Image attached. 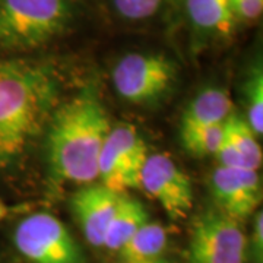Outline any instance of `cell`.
<instances>
[{
  "instance_id": "8992f818",
  "label": "cell",
  "mask_w": 263,
  "mask_h": 263,
  "mask_svg": "<svg viewBox=\"0 0 263 263\" xmlns=\"http://www.w3.org/2000/svg\"><path fill=\"white\" fill-rule=\"evenodd\" d=\"M113 85L117 94L132 104L155 103L171 89L176 66L157 53H130L114 66Z\"/></svg>"
},
{
  "instance_id": "ac0fdd59",
  "label": "cell",
  "mask_w": 263,
  "mask_h": 263,
  "mask_svg": "<svg viewBox=\"0 0 263 263\" xmlns=\"http://www.w3.org/2000/svg\"><path fill=\"white\" fill-rule=\"evenodd\" d=\"M162 0H113L114 9L127 21H143L154 16Z\"/></svg>"
},
{
  "instance_id": "7a4b0ae2",
  "label": "cell",
  "mask_w": 263,
  "mask_h": 263,
  "mask_svg": "<svg viewBox=\"0 0 263 263\" xmlns=\"http://www.w3.org/2000/svg\"><path fill=\"white\" fill-rule=\"evenodd\" d=\"M111 124L95 85L84 88L54 110L48 122L47 154L57 181L91 184Z\"/></svg>"
},
{
  "instance_id": "52a82bcc",
  "label": "cell",
  "mask_w": 263,
  "mask_h": 263,
  "mask_svg": "<svg viewBox=\"0 0 263 263\" xmlns=\"http://www.w3.org/2000/svg\"><path fill=\"white\" fill-rule=\"evenodd\" d=\"M149 155L146 142L129 123L111 126L105 138L98 161L101 184L117 193L139 187L141 171Z\"/></svg>"
},
{
  "instance_id": "ffe728a7",
  "label": "cell",
  "mask_w": 263,
  "mask_h": 263,
  "mask_svg": "<svg viewBox=\"0 0 263 263\" xmlns=\"http://www.w3.org/2000/svg\"><path fill=\"white\" fill-rule=\"evenodd\" d=\"M252 253L256 262H262L263 256V212L257 211L254 214L253 230H252Z\"/></svg>"
},
{
  "instance_id": "603a6c76",
  "label": "cell",
  "mask_w": 263,
  "mask_h": 263,
  "mask_svg": "<svg viewBox=\"0 0 263 263\" xmlns=\"http://www.w3.org/2000/svg\"><path fill=\"white\" fill-rule=\"evenodd\" d=\"M228 2H230V5H231V6H233V5H234V2H235V0H228Z\"/></svg>"
},
{
  "instance_id": "9c48e42d",
  "label": "cell",
  "mask_w": 263,
  "mask_h": 263,
  "mask_svg": "<svg viewBox=\"0 0 263 263\" xmlns=\"http://www.w3.org/2000/svg\"><path fill=\"white\" fill-rule=\"evenodd\" d=\"M211 192L216 209L240 222L254 214L259 206V171L219 165L212 174Z\"/></svg>"
},
{
  "instance_id": "7c38bea8",
  "label": "cell",
  "mask_w": 263,
  "mask_h": 263,
  "mask_svg": "<svg viewBox=\"0 0 263 263\" xmlns=\"http://www.w3.org/2000/svg\"><path fill=\"white\" fill-rule=\"evenodd\" d=\"M148 221L149 215L146 208L138 199L122 193L119 206L104 237L103 247L111 252H119L132 235Z\"/></svg>"
},
{
  "instance_id": "d6986e66",
  "label": "cell",
  "mask_w": 263,
  "mask_h": 263,
  "mask_svg": "<svg viewBox=\"0 0 263 263\" xmlns=\"http://www.w3.org/2000/svg\"><path fill=\"white\" fill-rule=\"evenodd\" d=\"M233 10L237 19L252 22L260 18L263 10V0H235Z\"/></svg>"
},
{
  "instance_id": "7402d4cb",
  "label": "cell",
  "mask_w": 263,
  "mask_h": 263,
  "mask_svg": "<svg viewBox=\"0 0 263 263\" xmlns=\"http://www.w3.org/2000/svg\"><path fill=\"white\" fill-rule=\"evenodd\" d=\"M6 215H8V206H6V205L3 203V200L0 199V221L5 219Z\"/></svg>"
},
{
  "instance_id": "2e32d148",
  "label": "cell",
  "mask_w": 263,
  "mask_h": 263,
  "mask_svg": "<svg viewBox=\"0 0 263 263\" xmlns=\"http://www.w3.org/2000/svg\"><path fill=\"white\" fill-rule=\"evenodd\" d=\"M247 123L256 136L263 133V73L262 67L256 66L247 78L245 86Z\"/></svg>"
},
{
  "instance_id": "277c9868",
  "label": "cell",
  "mask_w": 263,
  "mask_h": 263,
  "mask_svg": "<svg viewBox=\"0 0 263 263\" xmlns=\"http://www.w3.org/2000/svg\"><path fill=\"white\" fill-rule=\"evenodd\" d=\"M13 241L31 263H85L75 237L51 214L38 212L24 218L15 230Z\"/></svg>"
},
{
  "instance_id": "9a60e30c",
  "label": "cell",
  "mask_w": 263,
  "mask_h": 263,
  "mask_svg": "<svg viewBox=\"0 0 263 263\" xmlns=\"http://www.w3.org/2000/svg\"><path fill=\"white\" fill-rule=\"evenodd\" d=\"M226 138L233 145L241 165L247 170L259 171L262 165V148L257 142V136L250 129L249 123L234 111L227 119Z\"/></svg>"
},
{
  "instance_id": "44dd1931",
  "label": "cell",
  "mask_w": 263,
  "mask_h": 263,
  "mask_svg": "<svg viewBox=\"0 0 263 263\" xmlns=\"http://www.w3.org/2000/svg\"><path fill=\"white\" fill-rule=\"evenodd\" d=\"M123 263H173L170 259L160 256V257H155V259H148V260H138V262H123Z\"/></svg>"
},
{
  "instance_id": "6da1fadb",
  "label": "cell",
  "mask_w": 263,
  "mask_h": 263,
  "mask_svg": "<svg viewBox=\"0 0 263 263\" xmlns=\"http://www.w3.org/2000/svg\"><path fill=\"white\" fill-rule=\"evenodd\" d=\"M59 100V79L41 62L0 59V168L18 161L46 130Z\"/></svg>"
},
{
  "instance_id": "30bf717a",
  "label": "cell",
  "mask_w": 263,
  "mask_h": 263,
  "mask_svg": "<svg viewBox=\"0 0 263 263\" xmlns=\"http://www.w3.org/2000/svg\"><path fill=\"white\" fill-rule=\"evenodd\" d=\"M120 196L122 193L104 184H88L79 189L70 199L72 212L91 246L103 247L104 237L119 206Z\"/></svg>"
},
{
  "instance_id": "e0dca14e",
  "label": "cell",
  "mask_w": 263,
  "mask_h": 263,
  "mask_svg": "<svg viewBox=\"0 0 263 263\" xmlns=\"http://www.w3.org/2000/svg\"><path fill=\"white\" fill-rule=\"evenodd\" d=\"M224 135H226V122L181 136V142L190 154L196 157H208V155H215L224 139Z\"/></svg>"
},
{
  "instance_id": "5bb4252c",
  "label": "cell",
  "mask_w": 263,
  "mask_h": 263,
  "mask_svg": "<svg viewBox=\"0 0 263 263\" xmlns=\"http://www.w3.org/2000/svg\"><path fill=\"white\" fill-rule=\"evenodd\" d=\"M168 245V233L158 222L148 221L117 252L123 262H138L160 257Z\"/></svg>"
},
{
  "instance_id": "5b68a950",
  "label": "cell",
  "mask_w": 263,
  "mask_h": 263,
  "mask_svg": "<svg viewBox=\"0 0 263 263\" xmlns=\"http://www.w3.org/2000/svg\"><path fill=\"white\" fill-rule=\"evenodd\" d=\"M247 237L238 221L219 209L196 216L190 240L189 263H245Z\"/></svg>"
},
{
  "instance_id": "3957f363",
  "label": "cell",
  "mask_w": 263,
  "mask_h": 263,
  "mask_svg": "<svg viewBox=\"0 0 263 263\" xmlns=\"http://www.w3.org/2000/svg\"><path fill=\"white\" fill-rule=\"evenodd\" d=\"M70 19L69 0H0V47H41L59 37Z\"/></svg>"
},
{
  "instance_id": "ba28073f",
  "label": "cell",
  "mask_w": 263,
  "mask_h": 263,
  "mask_svg": "<svg viewBox=\"0 0 263 263\" xmlns=\"http://www.w3.org/2000/svg\"><path fill=\"white\" fill-rule=\"evenodd\" d=\"M139 187L154 197L173 219L184 218L193 208L190 179L167 154H149L146 157Z\"/></svg>"
},
{
  "instance_id": "4fadbf2b",
  "label": "cell",
  "mask_w": 263,
  "mask_h": 263,
  "mask_svg": "<svg viewBox=\"0 0 263 263\" xmlns=\"http://www.w3.org/2000/svg\"><path fill=\"white\" fill-rule=\"evenodd\" d=\"M186 8L197 29L219 37L234 32L237 18L228 0H186Z\"/></svg>"
},
{
  "instance_id": "8fae6325",
  "label": "cell",
  "mask_w": 263,
  "mask_h": 263,
  "mask_svg": "<svg viewBox=\"0 0 263 263\" xmlns=\"http://www.w3.org/2000/svg\"><path fill=\"white\" fill-rule=\"evenodd\" d=\"M233 111V101L226 89L208 88L192 100L183 113L181 136L227 122Z\"/></svg>"
}]
</instances>
